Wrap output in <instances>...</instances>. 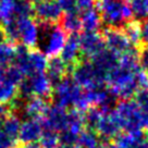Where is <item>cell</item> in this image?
<instances>
[{
  "mask_svg": "<svg viewBox=\"0 0 148 148\" xmlns=\"http://www.w3.org/2000/svg\"><path fill=\"white\" fill-rule=\"evenodd\" d=\"M21 121L15 113H8L5 116L2 123H1V127L5 131L8 135L15 139H18V133H20V129H21Z\"/></svg>",
  "mask_w": 148,
  "mask_h": 148,
  "instance_id": "cell-21",
  "label": "cell"
},
{
  "mask_svg": "<svg viewBox=\"0 0 148 148\" xmlns=\"http://www.w3.org/2000/svg\"><path fill=\"white\" fill-rule=\"evenodd\" d=\"M15 18L18 20L20 42L29 49L37 48L39 39V25H37L36 21L33 18V16Z\"/></svg>",
  "mask_w": 148,
  "mask_h": 148,
  "instance_id": "cell-7",
  "label": "cell"
},
{
  "mask_svg": "<svg viewBox=\"0 0 148 148\" xmlns=\"http://www.w3.org/2000/svg\"><path fill=\"white\" fill-rule=\"evenodd\" d=\"M61 5V8L65 12H70V11H75L77 10L76 8V3L77 0H57Z\"/></svg>",
  "mask_w": 148,
  "mask_h": 148,
  "instance_id": "cell-33",
  "label": "cell"
},
{
  "mask_svg": "<svg viewBox=\"0 0 148 148\" xmlns=\"http://www.w3.org/2000/svg\"><path fill=\"white\" fill-rule=\"evenodd\" d=\"M62 24L61 26L65 32L70 34H77L79 29L82 28V22H81V14L79 10L65 12L64 15H62Z\"/></svg>",
  "mask_w": 148,
  "mask_h": 148,
  "instance_id": "cell-17",
  "label": "cell"
},
{
  "mask_svg": "<svg viewBox=\"0 0 148 148\" xmlns=\"http://www.w3.org/2000/svg\"><path fill=\"white\" fill-rule=\"evenodd\" d=\"M77 140H79V134H75L69 130L62 131L59 134V143L62 146L77 147Z\"/></svg>",
  "mask_w": 148,
  "mask_h": 148,
  "instance_id": "cell-30",
  "label": "cell"
},
{
  "mask_svg": "<svg viewBox=\"0 0 148 148\" xmlns=\"http://www.w3.org/2000/svg\"><path fill=\"white\" fill-rule=\"evenodd\" d=\"M44 130L62 132L68 130V111L66 109L53 105L48 108L45 116L40 119Z\"/></svg>",
  "mask_w": 148,
  "mask_h": 148,
  "instance_id": "cell-8",
  "label": "cell"
},
{
  "mask_svg": "<svg viewBox=\"0 0 148 148\" xmlns=\"http://www.w3.org/2000/svg\"><path fill=\"white\" fill-rule=\"evenodd\" d=\"M39 145L42 148H57L59 143V134L55 131L44 130L42 136L39 138Z\"/></svg>",
  "mask_w": 148,
  "mask_h": 148,
  "instance_id": "cell-25",
  "label": "cell"
},
{
  "mask_svg": "<svg viewBox=\"0 0 148 148\" xmlns=\"http://www.w3.org/2000/svg\"><path fill=\"white\" fill-rule=\"evenodd\" d=\"M18 97V86L5 79L0 82V105H10Z\"/></svg>",
  "mask_w": 148,
  "mask_h": 148,
  "instance_id": "cell-19",
  "label": "cell"
},
{
  "mask_svg": "<svg viewBox=\"0 0 148 148\" xmlns=\"http://www.w3.org/2000/svg\"><path fill=\"white\" fill-rule=\"evenodd\" d=\"M99 14L102 22L111 28L125 26L130 22L132 12L125 0H99Z\"/></svg>",
  "mask_w": 148,
  "mask_h": 148,
  "instance_id": "cell-2",
  "label": "cell"
},
{
  "mask_svg": "<svg viewBox=\"0 0 148 148\" xmlns=\"http://www.w3.org/2000/svg\"><path fill=\"white\" fill-rule=\"evenodd\" d=\"M7 114H8V111H7V109L3 107V105H0V125H1V123H2L3 119L7 116Z\"/></svg>",
  "mask_w": 148,
  "mask_h": 148,
  "instance_id": "cell-37",
  "label": "cell"
},
{
  "mask_svg": "<svg viewBox=\"0 0 148 148\" xmlns=\"http://www.w3.org/2000/svg\"><path fill=\"white\" fill-rule=\"evenodd\" d=\"M95 5H96V0H77L76 8L79 11L83 12L86 10L92 9Z\"/></svg>",
  "mask_w": 148,
  "mask_h": 148,
  "instance_id": "cell-34",
  "label": "cell"
},
{
  "mask_svg": "<svg viewBox=\"0 0 148 148\" xmlns=\"http://www.w3.org/2000/svg\"><path fill=\"white\" fill-rule=\"evenodd\" d=\"M136 102L140 108V110L148 112V88H143L137 92Z\"/></svg>",
  "mask_w": 148,
  "mask_h": 148,
  "instance_id": "cell-32",
  "label": "cell"
},
{
  "mask_svg": "<svg viewBox=\"0 0 148 148\" xmlns=\"http://www.w3.org/2000/svg\"><path fill=\"white\" fill-rule=\"evenodd\" d=\"M23 148H42V146L37 143H32V144H26V145H24Z\"/></svg>",
  "mask_w": 148,
  "mask_h": 148,
  "instance_id": "cell-39",
  "label": "cell"
},
{
  "mask_svg": "<svg viewBox=\"0 0 148 148\" xmlns=\"http://www.w3.org/2000/svg\"><path fill=\"white\" fill-rule=\"evenodd\" d=\"M14 15V0H0V24Z\"/></svg>",
  "mask_w": 148,
  "mask_h": 148,
  "instance_id": "cell-29",
  "label": "cell"
},
{
  "mask_svg": "<svg viewBox=\"0 0 148 148\" xmlns=\"http://www.w3.org/2000/svg\"><path fill=\"white\" fill-rule=\"evenodd\" d=\"M118 118L120 120L121 127L129 134L138 135L142 132V110L136 101H124L118 107Z\"/></svg>",
  "mask_w": 148,
  "mask_h": 148,
  "instance_id": "cell-5",
  "label": "cell"
},
{
  "mask_svg": "<svg viewBox=\"0 0 148 148\" xmlns=\"http://www.w3.org/2000/svg\"><path fill=\"white\" fill-rule=\"evenodd\" d=\"M15 46L8 40L0 42V66H9L14 63Z\"/></svg>",
  "mask_w": 148,
  "mask_h": 148,
  "instance_id": "cell-23",
  "label": "cell"
},
{
  "mask_svg": "<svg viewBox=\"0 0 148 148\" xmlns=\"http://www.w3.org/2000/svg\"><path fill=\"white\" fill-rule=\"evenodd\" d=\"M0 26H1V29H2L3 35L5 37V40L12 42V44L20 42L18 20L14 15L11 18L7 20L5 22H3Z\"/></svg>",
  "mask_w": 148,
  "mask_h": 148,
  "instance_id": "cell-22",
  "label": "cell"
},
{
  "mask_svg": "<svg viewBox=\"0 0 148 148\" xmlns=\"http://www.w3.org/2000/svg\"><path fill=\"white\" fill-rule=\"evenodd\" d=\"M26 1H28L29 3H32V5H36V3H38L39 1H42V0H26Z\"/></svg>",
  "mask_w": 148,
  "mask_h": 148,
  "instance_id": "cell-40",
  "label": "cell"
},
{
  "mask_svg": "<svg viewBox=\"0 0 148 148\" xmlns=\"http://www.w3.org/2000/svg\"><path fill=\"white\" fill-rule=\"evenodd\" d=\"M92 65L96 69L101 72L102 74L107 75L108 72H111L112 70L119 64L118 61V55L111 50H101L99 53L92 58Z\"/></svg>",
  "mask_w": 148,
  "mask_h": 148,
  "instance_id": "cell-15",
  "label": "cell"
},
{
  "mask_svg": "<svg viewBox=\"0 0 148 148\" xmlns=\"http://www.w3.org/2000/svg\"><path fill=\"white\" fill-rule=\"evenodd\" d=\"M103 39L106 45L110 48L111 51L114 53H125L129 51L133 45L130 42L127 37L125 36L123 32H121L118 28H109L103 34Z\"/></svg>",
  "mask_w": 148,
  "mask_h": 148,
  "instance_id": "cell-11",
  "label": "cell"
},
{
  "mask_svg": "<svg viewBox=\"0 0 148 148\" xmlns=\"http://www.w3.org/2000/svg\"><path fill=\"white\" fill-rule=\"evenodd\" d=\"M100 143V137L95 133V131L87 129L79 134L77 146L79 148H96Z\"/></svg>",
  "mask_w": 148,
  "mask_h": 148,
  "instance_id": "cell-24",
  "label": "cell"
},
{
  "mask_svg": "<svg viewBox=\"0 0 148 148\" xmlns=\"http://www.w3.org/2000/svg\"><path fill=\"white\" fill-rule=\"evenodd\" d=\"M129 7L136 22H144L148 20V0H129Z\"/></svg>",
  "mask_w": 148,
  "mask_h": 148,
  "instance_id": "cell-20",
  "label": "cell"
},
{
  "mask_svg": "<svg viewBox=\"0 0 148 148\" xmlns=\"http://www.w3.org/2000/svg\"><path fill=\"white\" fill-rule=\"evenodd\" d=\"M121 129L122 127H121L120 120L118 118L116 112H110L109 114L101 116L96 131L100 137V142L105 143V142H109V139L113 137H118Z\"/></svg>",
  "mask_w": 148,
  "mask_h": 148,
  "instance_id": "cell-10",
  "label": "cell"
},
{
  "mask_svg": "<svg viewBox=\"0 0 148 148\" xmlns=\"http://www.w3.org/2000/svg\"><path fill=\"white\" fill-rule=\"evenodd\" d=\"M53 85L46 72L36 73L27 76L18 85V97L28 99L32 97L49 98L52 95Z\"/></svg>",
  "mask_w": 148,
  "mask_h": 148,
  "instance_id": "cell-3",
  "label": "cell"
},
{
  "mask_svg": "<svg viewBox=\"0 0 148 148\" xmlns=\"http://www.w3.org/2000/svg\"><path fill=\"white\" fill-rule=\"evenodd\" d=\"M48 102L46 99L40 97L28 98L24 101L21 111L23 112L26 119H42L48 110Z\"/></svg>",
  "mask_w": 148,
  "mask_h": 148,
  "instance_id": "cell-14",
  "label": "cell"
},
{
  "mask_svg": "<svg viewBox=\"0 0 148 148\" xmlns=\"http://www.w3.org/2000/svg\"><path fill=\"white\" fill-rule=\"evenodd\" d=\"M101 111L99 109H95V108H89L86 112V114L84 116V124L87 126L88 130L92 131H96L97 125L99 121L101 119Z\"/></svg>",
  "mask_w": 148,
  "mask_h": 148,
  "instance_id": "cell-27",
  "label": "cell"
},
{
  "mask_svg": "<svg viewBox=\"0 0 148 148\" xmlns=\"http://www.w3.org/2000/svg\"><path fill=\"white\" fill-rule=\"evenodd\" d=\"M66 38V33L61 25L40 23L37 48H39L47 58H56L61 53Z\"/></svg>",
  "mask_w": 148,
  "mask_h": 148,
  "instance_id": "cell-1",
  "label": "cell"
},
{
  "mask_svg": "<svg viewBox=\"0 0 148 148\" xmlns=\"http://www.w3.org/2000/svg\"><path fill=\"white\" fill-rule=\"evenodd\" d=\"M100 14L99 11L95 8L86 11H83L81 13V22H82V28H84L86 32H95L96 28L100 25Z\"/></svg>",
  "mask_w": 148,
  "mask_h": 148,
  "instance_id": "cell-18",
  "label": "cell"
},
{
  "mask_svg": "<svg viewBox=\"0 0 148 148\" xmlns=\"http://www.w3.org/2000/svg\"><path fill=\"white\" fill-rule=\"evenodd\" d=\"M44 132L42 121L39 119H26L22 122L20 133H18V140L23 144H32L39 140Z\"/></svg>",
  "mask_w": 148,
  "mask_h": 148,
  "instance_id": "cell-12",
  "label": "cell"
},
{
  "mask_svg": "<svg viewBox=\"0 0 148 148\" xmlns=\"http://www.w3.org/2000/svg\"><path fill=\"white\" fill-rule=\"evenodd\" d=\"M82 95L83 92L81 89V86L75 83L73 79L70 77H63L53 86L52 90L55 105L64 109L69 107H75Z\"/></svg>",
  "mask_w": 148,
  "mask_h": 148,
  "instance_id": "cell-4",
  "label": "cell"
},
{
  "mask_svg": "<svg viewBox=\"0 0 148 148\" xmlns=\"http://www.w3.org/2000/svg\"><path fill=\"white\" fill-rule=\"evenodd\" d=\"M18 140L7 134L0 126V148H16Z\"/></svg>",
  "mask_w": 148,
  "mask_h": 148,
  "instance_id": "cell-31",
  "label": "cell"
},
{
  "mask_svg": "<svg viewBox=\"0 0 148 148\" xmlns=\"http://www.w3.org/2000/svg\"><path fill=\"white\" fill-rule=\"evenodd\" d=\"M81 55L79 48V36L77 34H70L63 49L60 53V58L68 64L70 69L73 70L74 65L79 63V58Z\"/></svg>",
  "mask_w": 148,
  "mask_h": 148,
  "instance_id": "cell-13",
  "label": "cell"
},
{
  "mask_svg": "<svg viewBox=\"0 0 148 148\" xmlns=\"http://www.w3.org/2000/svg\"><path fill=\"white\" fill-rule=\"evenodd\" d=\"M138 61L145 70H148V47H144L138 53Z\"/></svg>",
  "mask_w": 148,
  "mask_h": 148,
  "instance_id": "cell-36",
  "label": "cell"
},
{
  "mask_svg": "<svg viewBox=\"0 0 148 148\" xmlns=\"http://www.w3.org/2000/svg\"><path fill=\"white\" fill-rule=\"evenodd\" d=\"M103 148H120V146L116 143H112V142H105L102 143Z\"/></svg>",
  "mask_w": 148,
  "mask_h": 148,
  "instance_id": "cell-38",
  "label": "cell"
},
{
  "mask_svg": "<svg viewBox=\"0 0 148 148\" xmlns=\"http://www.w3.org/2000/svg\"><path fill=\"white\" fill-rule=\"evenodd\" d=\"M69 66L65 63L64 61L61 58H51L48 61V65H47L46 74L51 81L52 85L55 86L58 82H60L61 79L65 77V74L69 72Z\"/></svg>",
  "mask_w": 148,
  "mask_h": 148,
  "instance_id": "cell-16",
  "label": "cell"
},
{
  "mask_svg": "<svg viewBox=\"0 0 148 148\" xmlns=\"http://www.w3.org/2000/svg\"><path fill=\"white\" fill-rule=\"evenodd\" d=\"M123 33L132 45L137 44V42H140V24L138 22L134 23H127L124 26Z\"/></svg>",
  "mask_w": 148,
  "mask_h": 148,
  "instance_id": "cell-28",
  "label": "cell"
},
{
  "mask_svg": "<svg viewBox=\"0 0 148 148\" xmlns=\"http://www.w3.org/2000/svg\"><path fill=\"white\" fill-rule=\"evenodd\" d=\"M57 148H79V147H69V146H62V145H59Z\"/></svg>",
  "mask_w": 148,
  "mask_h": 148,
  "instance_id": "cell-41",
  "label": "cell"
},
{
  "mask_svg": "<svg viewBox=\"0 0 148 148\" xmlns=\"http://www.w3.org/2000/svg\"><path fill=\"white\" fill-rule=\"evenodd\" d=\"M140 42L148 47V20L140 23Z\"/></svg>",
  "mask_w": 148,
  "mask_h": 148,
  "instance_id": "cell-35",
  "label": "cell"
},
{
  "mask_svg": "<svg viewBox=\"0 0 148 148\" xmlns=\"http://www.w3.org/2000/svg\"><path fill=\"white\" fill-rule=\"evenodd\" d=\"M63 10L57 0H42L34 5V16L40 23L56 24L62 18Z\"/></svg>",
  "mask_w": 148,
  "mask_h": 148,
  "instance_id": "cell-6",
  "label": "cell"
},
{
  "mask_svg": "<svg viewBox=\"0 0 148 148\" xmlns=\"http://www.w3.org/2000/svg\"><path fill=\"white\" fill-rule=\"evenodd\" d=\"M34 15V5L26 0H14V16L27 18Z\"/></svg>",
  "mask_w": 148,
  "mask_h": 148,
  "instance_id": "cell-26",
  "label": "cell"
},
{
  "mask_svg": "<svg viewBox=\"0 0 148 148\" xmlns=\"http://www.w3.org/2000/svg\"><path fill=\"white\" fill-rule=\"evenodd\" d=\"M105 39L96 32H85L79 35L81 55L84 58H92L105 49Z\"/></svg>",
  "mask_w": 148,
  "mask_h": 148,
  "instance_id": "cell-9",
  "label": "cell"
}]
</instances>
